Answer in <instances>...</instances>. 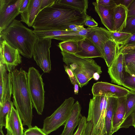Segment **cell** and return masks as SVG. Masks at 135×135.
<instances>
[{
    "label": "cell",
    "instance_id": "1",
    "mask_svg": "<svg viewBox=\"0 0 135 135\" xmlns=\"http://www.w3.org/2000/svg\"><path fill=\"white\" fill-rule=\"evenodd\" d=\"M58 1L39 12L32 26L34 30L69 31L68 27L70 25H84L87 14L59 4Z\"/></svg>",
    "mask_w": 135,
    "mask_h": 135
},
{
    "label": "cell",
    "instance_id": "2",
    "mask_svg": "<svg viewBox=\"0 0 135 135\" xmlns=\"http://www.w3.org/2000/svg\"><path fill=\"white\" fill-rule=\"evenodd\" d=\"M13 104L23 126L32 127L33 104L28 84L27 73L21 68L11 72Z\"/></svg>",
    "mask_w": 135,
    "mask_h": 135
},
{
    "label": "cell",
    "instance_id": "3",
    "mask_svg": "<svg viewBox=\"0 0 135 135\" xmlns=\"http://www.w3.org/2000/svg\"><path fill=\"white\" fill-rule=\"evenodd\" d=\"M0 37L20 54L30 59L33 56L34 46L38 38L33 30L15 19L7 28L0 33Z\"/></svg>",
    "mask_w": 135,
    "mask_h": 135
},
{
    "label": "cell",
    "instance_id": "4",
    "mask_svg": "<svg viewBox=\"0 0 135 135\" xmlns=\"http://www.w3.org/2000/svg\"><path fill=\"white\" fill-rule=\"evenodd\" d=\"M62 60L73 72L80 88L86 85L94 74L102 73L101 67L92 58H83L61 51Z\"/></svg>",
    "mask_w": 135,
    "mask_h": 135
},
{
    "label": "cell",
    "instance_id": "5",
    "mask_svg": "<svg viewBox=\"0 0 135 135\" xmlns=\"http://www.w3.org/2000/svg\"><path fill=\"white\" fill-rule=\"evenodd\" d=\"M108 97L93 96L90 100L88 113L83 135H107L105 119Z\"/></svg>",
    "mask_w": 135,
    "mask_h": 135
},
{
    "label": "cell",
    "instance_id": "6",
    "mask_svg": "<svg viewBox=\"0 0 135 135\" xmlns=\"http://www.w3.org/2000/svg\"><path fill=\"white\" fill-rule=\"evenodd\" d=\"M28 88L33 107L37 114L41 115L44 107V84L42 75L33 67H30L27 72Z\"/></svg>",
    "mask_w": 135,
    "mask_h": 135
},
{
    "label": "cell",
    "instance_id": "7",
    "mask_svg": "<svg viewBox=\"0 0 135 135\" xmlns=\"http://www.w3.org/2000/svg\"><path fill=\"white\" fill-rule=\"evenodd\" d=\"M75 100L73 97L65 99L50 116L44 119L42 129L47 135L65 125L70 116Z\"/></svg>",
    "mask_w": 135,
    "mask_h": 135
},
{
    "label": "cell",
    "instance_id": "8",
    "mask_svg": "<svg viewBox=\"0 0 135 135\" xmlns=\"http://www.w3.org/2000/svg\"><path fill=\"white\" fill-rule=\"evenodd\" d=\"M51 43V39L38 38L34 47V60L44 73H49L51 70L50 51Z\"/></svg>",
    "mask_w": 135,
    "mask_h": 135
},
{
    "label": "cell",
    "instance_id": "9",
    "mask_svg": "<svg viewBox=\"0 0 135 135\" xmlns=\"http://www.w3.org/2000/svg\"><path fill=\"white\" fill-rule=\"evenodd\" d=\"M22 0H0V33L13 22L19 14Z\"/></svg>",
    "mask_w": 135,
    "mask_h": 135
},
{
    "label": "cell",
    "instance_id": "10",
    "mask_svg": "<svg viewBox=\"0 0 135 135\" xmlns=\"http://www.w3.org/2000/svg\"><path fill=\"white\" fill-rule=\"evenodd\" d=\"M0 49V60L3 62L8 72H11L21 63V57L18 50L1 37Z\"/></svg>",
    "mask_w": 135,
    "mask_h": 135
},
{
    "label": "cell",
    "instance_id": "11",
    "mask_svg": "<svg viewBox=\"0 0 135 135\" xmlns=\"http://www.w3.org/2000/svg\"><path fill=\"white\" fill-rule=\"evenodd\" d=\"M130 91L120 86L102 81L94 84L91 89L93 96H104L117 98L125 96Z\"/></svg>",
    "mask_w": 135,
    "mask_h": 135
},
{
    "label": "cell",
    "instance_id": "12",
    "mask_svg": "<svg viewBox=\"0 0 135 135\" xmlns=\"http://www.w3.org/2000/svg\"><path fill=\"white\" fill-rule=\"evenodd\" d=\"M86 37L98 47L103 56L104 54V47L106 43L112 40L110 31L102 27H97L89 31Z\"/></svg>",
    "mask_w": 135,
    "mask_h": 135
},
{
    "label": "cell",
    "instance_id": "13",
    "mask_svg": "<svg viewBox=\"0 0 135 135\" xmlns=\"http://www.w3.org/2000/svg\"><path fill=\"white\" fill-rule=\"evenodd\" d=\"M123 62V55L121 52L108 68V73L111 83L123 85L125 72Z\"/></svg>",
    "mask_w": 135,
    "mask_h": 135
},
{
    "label": "cell",
    "instance_id": "14",
    "mask_svg": "<svg viewBox=\"0 0 135 135\" xmlns=\"http://www.w3.org/2000/svg\"><path fill=\"white\" fill-rule=\"evenodd\" d=\"M78 52L75 54L83 58H92L103 56L97 46L91 41L85 37L78 41Z\"/></svg>",
    "mask_w": 135,
    "mask_h": 135
},
{
    "label": "cell",
    "instance_id": "15",
    "mask_svg": "<svg viewBox=\"0 0 135 135\" xmlns=\"http://www.w3.org/2000/svg\"><path fill=\"white\" fill-rule=\"evenodd\" d=\"M81 107L78 101L74 103L70 116L65 124L64 129L61 135H73L74 131L79 125L82 117Z\"/></svg>",
    "mask_w": 135,
    "mask_h": 135
},
{
    "label": "cell",
    "instance_id": "16",
    "mask_svg": "<svg viewBox=\"0 0 135 135\" xmlns=\"http://www.w3.org/2000/svg\"><path fill=\"white\" fill-rule=\"evenodd\" d=\"M22 120L13 105L9 115L7 118L5 128L13 135H24Z\"/></svg>",
    "mask_w": 135,
    "mask_h": 135
},
{
    "label": "cell",
    "instance_id": "17",
    "mask_svg": "<svg viewBox=\"0 0 135 135\" xmlns=\"http://www.w3.org/2000/svg\"><path fill=\"white\" fill-rule=\"evenodd\" d=\"M42 0H30L27 9L21 13V21L25 23L28 26H32L37 16L41 11Z\"/></svg>",
    "mask_w": 135,
    "mask_h": 135
},
{
    "label": "cell",
    "instance_id": "18",
    "mask_svg": "<svg viewBox=\"0 0 135 135\" xmlns=\"http://www.w3.org/2000/svg\"><path fill=\"white\" fill-rule=\"evenodd\" d=\"M128 10L121 4L117 5L113 9L114 31L121 32L126 24Z\"/></svg>",
    "mask_w": 135,
    "mask_h": 135
},
{
    "label": "cell",
    "instance_id": "19",
    "mask_svg": "<svg viewBox=\"0 0 135 135\" xmlns=\"http://www.w3.org/2000/svg\"><path fill=\"white\" fill-rule=\"evenodd\" d=\"M126 105V96L117 98V106L112 121V134L120 129L125 115Z\"/></svg>",
    "mask_w": 135,
    "mask_h": 135
},
{
    "label": "cell",
    "instance_id": "20",
    "mask_svg": "<svg viewBox=\"0 0 135 135\" xmlns=\"http://www.w3.org/2000/svg\"><path fill=\"white\" fill-rule=\"evenodd\" d=\"M95 11L99 16L101 22L107 30L113 31L114 22L113 17V9H109L98 4L96 2H93Z\"/></svg>",
    "mask_w": 135,
    "mask_h": 135
},
{
    "label": "cell",
    "instance_id": "21",
    "mask_svg": "<svg viewBox=\"0 0 135 135\" xmlns=\"http://www.w3.org/2000/svg\"><path fill=\"white\" fill-rule=\"evenodd\" d=\"M122 47L112 40H108L104 47L103 58L109 68L114 60L121 52Z\"/></svg>",
    "mask_w": 135,
    "mask_h": 135
},
{
    "label": "cell",
    "instance_id": "22",
    "mask_svg": "<svg viewBox=\"0 0 135 135\" xmlns=\"http://www.w3.org/2000/svg\"><path fill=\"white\" fill-rule=\"evenodd\" d=\"M117 98L108 97L107 113L105 119V127L107 135H112V121L116 109Z\"/></svg>",
    "mask_w": 135,
    "mask_h": 135
},
{
    "label": "cell",
    "instance_id": "23",
    "mask_svg": "<svg viewBox=\"0 0 135 135\" xmlns=\"http://www.w3.org/2000/svg\"><path fill=\"white\" fill-rule=\"evenodd\" d=\"M58 3L73 8L81 13L87 14L88 4V0H60Z\"/></svg>",
    "mask_w": 135,
    "mask_h": 135
},
{
    "label": "cell",
    "instance_id": "24",
    "mask_svg": "<svg viewBox=\"0 0 135 135\" xmlns=\"http://www.w3.org/2000/svg\"><path fill=\"white\" fill-rule=\"evenodd\" d=\"M11 98H7L3 104L0 106V128L5 127L7 118L9 115L13 105Z\"/></svg>",
    "mask_w": 135,
    "mask_h": 135
},
{
    "label": "cell",
    "instance_id": "25",
    "mask_svg": "<svg viewBox=\"0 0 135 135\" xmlns=\"http://www.w3.org/2000/svg\"><path fill=\"white\" fill-rule=\"evenodd\" d=\"M78 41L68 40L59 43L58 46L61 51L75 54L78 52Z\"/></svg>",
    "mask_w": 135,
    "mask_h": 135
},
{
    "label": "cell",
    "instance_id": "26",
    "mask_svg": "<svg viewBox=\"0 0 135 135\" xmlns=\"http://www.w3.org/2000/svg\"><path fill=\"white\" fill-rule=\"evenodd\" d=\"M126 97V112L122 123L129 118L135 109V93L130 91Z\"/></svg>",
    "mask_w": 135,
    "mask_h": 135
},
{
    "label": "cell",
    "instance_id": "27",
    "mask_svg": "<svg viewBox=\"0 0 135 135\" xmlns=\"http://www.w3.org/2000/svg\"><path fill=\"white\" fill-rule=\"evenodd\" d=\"M132 34L122 32H110L112 40L117 44L122 45Z\"/></svg>",
    "mask_w": 135,
    "mask_h": 135
},
{
    "label": "cell",
    "instance_id": "28",
    "mask_svg": "<svg viewBox=\"0 0 135 135\" xmlns=\"http://www.w3.org/2000/svg\"><path fill=\"white\" fill-rule=\"evenodd\" d=\"M122 86L129 89L130 91L135 93V76L130 75L125 71L124 81Z\"/></svg>",
    "mask_w": 135,
    "mask_h": 135
},
{
    "label": "cell",
    "instance_id": "29",
    "mask_svg": "<svg viewBox=\"0 0 135 135\" xmlns=\"http://www.w3.org/2000/svg\"><path fill=\"white\" fill-rule=\"evenodd\" d=\"M121 32L132 34L135 33V17H127L126 26Z\"/></svg>",
    "mask_w": 135,
    "mask_h": 135
},
{
    "label": "cell",
    "instance_id": "30",
    "mask_svg": "<svg viewBox=\"0 0 135 135\" xmlns=\"http://www.w3.org/2000/svg\"><path fill=\"white\" fill-rule=\"evenodd\" d=\"M122 53L124 56V66L129 62L135 61V49L123 51Z\"/></svg>",
    "mask_w": 135,
    "mask_h": 135
},
{
    "label": "cell",
    "instance_id": "31",
    "mask_svg": "<svg viewBox=\"0 0 135 135\" xmlns=\"http://www.w3.org/2000/svg\"><path fill=\"white\" fill-rule=\"evenodd\" d=\"M24 135H47L36 126L28 128L24 132Z\"/></svg>",
    "mask_w": 135,
    "mask_h": 135
},
{
    "label": "cell",
    "instance_id": "32",
    "mask_svg": "<svg viewBox=\"0 0 135 135\" xmlns=\"http://www.w3.org/2000/svg\"><path fill=\"white\" fill-rule=\"evenodd\" d=\"M97 3L109 9H113L117 5L114 0H97Z\"/></svg>",
    "mask_w": 135,
    "mask_h": 135
},
{
    "label": "cell",
    "instance_id": "33",
    "mask_svg": "<svg viewBox=\"0 0 135 135\" xmlns=\"http://www.w3.org/2000/svg\"><path fill=\"white\" fill-rule=\"evenodd\" d=\"M87 118L82 116L78 125V128L74 135H83L86 124Z\"/></svg>",
    "mask_w": 135,
    "mask_h": 135
},
{
    "label": "cell",
    "instance_id": "34",
    "mask_svg": "<svg viewBox=\"0 0 135 135\" xmlns=\"http://www.w3.org/2000/svg\"><path fill=\"white\" fill-rule=\"evenodd\" d=\"M135 118V109L129 118L120 125V128H128L131 126H133V119Z\"/></svg>",
    "mask_w": 135,
    "mask_h": 135
},
{
    "label": "cell",
    "instance_id": "35",
    "mask_svg": "<svg viewBox=\"0 0 135 135\" xmlns=\"http://www.w3.org/2000/svg\"><path fill=\"white\" fill-rule=\"evenodd\" d=\"M124 68L125 72L131 75L135 76V61L129 62Z\"/></svg>",
    "mask_w": 135,
    "mask_h": 135
},
{
    "label": "cell",
    "instance_id": "36",
    "mask_svg": "<svg viewBox=\"0 0 135 135\" xmlns=\"http://www.w3.org/2000/svg\"><path fill=\"white\" fill-rule=\"evenodd\" d=\"M64 66L65 71L68 75L71 84L74 85L76 83H78L74 73L72 70L66 65H64Z\"/></svg>",
    "mask_w": 135,
    "mask_h": 135
},
{
    "label": "cell",
    "instance_id": "37",
    "mask_svg": "<svg viewBox=\"0 0 135 135\" xmlns=\"http://www.w3.org/2000/svg\"><path fill=\"white\" fill-rule=\"evenodd\" d=\"M135 46V33L132 34L122 45V49L125 47H129Z\"/></svg>",
    "mask_w": 135,
    "mask_h": 135
},
{
    "label": "cell",
    "instance_id": "38",
    "mask_svg": "<svg viewBox=\"0 0 135 135\" xmlns=\"http://www.w3.org/2000/svg\"><path fill=\"white\" fill-rule=\"evenodd\" d=\"M90 27H97L98 23L90 16H88L85 21L84 25Z\"/></svg>",
    "mask_w": 135,
    "mask_h": 135
},
{
    "label": "cell",
    "instance_id": "39",
    "mask_svg": "<svg viewBox=\"0 0 135 135\" xmlns=\"http://www.w3.org/2000/svg\"><path fill=\"white\" fill-rule=\"evenodd\" d=\"M57 1V0H42L40 7L41 11L44 8L52 5Z\"/></svg>",
    "mask_w": 135,
    "mask_h": 135
},
{
    "label": "cell",
    "instance_id": "40",
    "mask_svg": "<svg viewBox=\"0 0 135 135\" xmlns=\"http://www.w3.org/2000/svg\"><path fill=\"white\" fill-rule=\"evenodd\" d=\"M127 9L128 10L127 17H135V0H133Z\"/></svg>",
    "mask_w": 135,
    "mask_h": 135
},
{
    "label": "cell",
    "instance_id": "41",
    "mask_svg": "<svg viewBox=\"0 0 135 135\" xmlns=\"http://www.w3.org/2000/svg\"><path fill=\"white\" fill-rule=\"evenodd\" d=\"M68 30L75 32H79L84 29V25H79L76 24H72L68 27Z\"/></svg>",
    "mask_w": 135,
    "mask_h": 135
},
{
    "label": "cell",
    "instance_id": "42",
    "mask_svg": "<svg viewBox=\"0 0 135 135\" xmlns=\"http://www.w3.org/2000/svg\"><path fill=\"white\" fill-rule=\"evenodd\" d=\"M30 0H22L19 7V11L21 13L24 12L27 8Z\"/></svg>",
    "mask_w": 135,
    "mask_h": 135
},
{
    "label": "cell",
    "instance_id": "43",
    "mask_svg": "<svg viewBox=\"0 0 135 135\" xmlns=\"http://www.w3.org/2000/svg\"><path fill=\"white\" fill-rule=\"evenodd\" d=\"M133 0H114L116 4H121L123 5L127 8L129 6Z\"/></svg>",
    "mask_w": 135,
    "mask_h": 135
},
{
    "label": "cell",
    "instance_id": "44",
    "mask_svg": "<svg viewBox=\"0 0 135 135\" xmlns=\"http://www.w3.org/2000/svg\"><path fill=\"white\" fill-rule=\"evenodd\" d=\"M74 86V93L75 94H78L79 91V85L78 83H76Z\"/></svg>",
    "mask_w": 135,
    "mask_h": 135
},
{
    "label": "cell",
    "instance_id": "45",
    "mask_svg": "<svg viewBox=\"0 0 135 135\" xmlns=\"http://www.w3.org/2000/svg\"><path fill=\"white\" fill-rule=\"evenodd\" d=\"M134 49H135V46L131 47H124L123 48V50L127 51Z\"/></svg>",
    "mask_w": 135,
    "mask_h": 135
},
{
    "label": "cell",
    "instance_id": "46",
    "mask_svg": "<svg viewBox=\"0 0 135 135\" xmlns=\"http://www.w3.org/2000/svg\"><path fill=\"white\" fill-rule=\"evenodd\" d=\"M0 135H5L3 132L2 128H0Z\"/></svg>",
    "mask_w": 135,
    "mask_h": 135
},
{
    "label": "cell",
    "instance_id": "47",
    "mask_svg": "<svg viewBox=\"0 0 135 135\" xmlns=\"http://www.w3.org/2000/svg\"><path fill=\"white\" fill-rule=\"evenodd\" d=\"M6 135H13L12 133L8 130L7 129V133Z\"/></svg>",
    "mask_w": 135,
    "mask_h": 135
},
{
    "label": "cell",
    "instance_id": "48",
    "mask_svg": "<svg viewBox=\"0 0 135 135\" xmlns=\"http://www.w3.org/2000/svg\"><path fill=\"white\" fill-rule=\"evenodd\" d=\"M133 126L134 127L135 129V118L133 120Z\"/></svg>",
    "mask_w": 135,
    "mask_h": 135
}]
</instances>
